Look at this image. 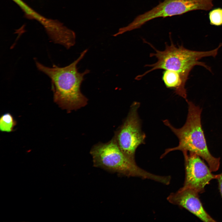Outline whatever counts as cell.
Wrapping results in <instances>:
<instances>
[{
  "mask_svg": "<svg viewBox=\"0 0 222 222\" xmlns=\"http://www.w3.org/2000/svg\"><path fill=\"white\" fill-rule=\"evenodd\" d=\"M86 49L69 65L60 67L54 65L47 67L35 59L38 70L50 79L54 101L62 109L68 111L76 110L86 105L88 99L81 92L80 86L84 76L89 72L88 69L78 72L77 65L87 52Z\"/></svg>",
  "mask_w": 222,
  "mask_h": 222,
  "instance_id": "1",
  "label": "cell"
},
{
  "mask_svg": "<svg viewBox=\"0 0 222 222\" xmlns=\"http://www.w3.org/2000/svg\"><path fill=\"white\" fill-rule=\"evenodd\" d=\"M186 101L188 113L186 122L182 127L177 128L168 120L163 121L164 124L177 137L179 143L175 147L166 149L161 158L177 150L192 152L205 160L212 172L217 171L220 166V158L214 157L208 150L201 125L202 109L188 100Z\"/></svg>",
  "mask_w": 222,
  "mask_h": 222,
  "instance_id": "2",
  "label": "cell"
},
{
  "mask_svg": "<svg viewBox=\"0 0 222 222\" xmlns=\"http://www.w3.org/2000/svg\"><path fill=\"white\" fill-rule=\"evenodd\" d=\"M170 35L171 44L166 43L165 49L162 51L157 50L151 44L147 43L155 51V53H150V56L155 57L157 61L153 64L146 65L145 66L150 67L151 68L137 76L136 80H141L147 74L157 69L171 70L179 74L182 80L183 87L185 88V84L188 75L195 66H201L211 72L209 66L204 62H199V60L204 57L210 56L215 57L220 47V46L214 50L208 51L191 50L184 48L182 45L177 46L172 42Z\"/></svg>",
  "mask_w": 222,
  "mask_h": 222,
  "instance_id": "3",
  "label": "cell"
},
{
  "mask_svg": "<svg viewBox=\"0 0 222 222\" xmlns=\"http://www.w3.org/2000/svg\"><path fill=\"white\" fill-rule=\"evenodd\" d=\"M90 153L94 166L127 177L149 179L166 184V176L153 174L139 167L135 160L126 155L112 138L105 143H98L91 148Z\"/></svg>",
  "mask_w": 222,
  "mask_h": 222,
  "instance_id": "4",
  "label": "cell"
},
{
  "mask_svg": "<svg viewBox=\"0 0 222 222\" xmlns=\"http://www.w3.org/2000/svg\"><path fill=\"white\" fill-rule=\"evenodd\" d=\"M213 0H164L152 9L137 16L125 29L129 31L138 28L157 18L181 15L196 10H208L213 6Z\"/></svg>",
  "mask_w": 222,
  "mask_h": 222,
  "instance_id": "5",
  "label": "cell"
},
{
  "mask_svg": "<svg viewBox=\"0 0 222 222\" xmlns=\"http://www.w3.org/2000/svg\"><path fill=\"white\" fill-rule=\"evenodd\" d=\"M140 106L137 101L132 104L127 116L113 138L122 152L134 160L137 149L145 143L146 137L138 114Z\"/></svg>",
  "mask_w": 222,
  "mask_h": 222,
  "instance_id": "6",
  "label": "cell"
},
{
  "mask_svg": "<svg viewBox=\"0 0 222 222\" xmlns=\"http://www.w3.org/2000/svg\"><path fill=\"white\" fill-rule=\"evenodd\" d=\"M12 0L19 6L27 18L36 20L43 27L52 42L63 46L67 49L75 45L76 35L73 31L57 20L48 19L43 16L22 0Z\"/></svg>",
  "mask_w": 222,
  "mask_h": 222,
  "instance_id": "7",
  "label": "cell"
},
{
  "mask_svg": "<svg viewBox=\"0 0 222 222\" xmlns=\"http://www.w3.org/2000/svg\"><path fill=\"white\" fill-rule=\"evenodd\" d=\"M185 177L183 186L193 189L199 193L205 191V187L212 179H217L219 174L214 175L200 157L192 152L183 151Z\"/></svg>",
  "mask_w": 222,
  "mask_h": 222,
  "instance_id": "8",
  "label": "cell"
},
{
  "mask_svg": "<svg viewBox=\"0 0 222 222\" xmlns=\"http://www.w3.org/2000/svg\"><path fill=\"white\" fill-rule=\"evenodd\" d=\"M199 194L193 189L183 187L171 193L167 199L170 203L186 209L203 221L216 222L204 208Z\"/></svg>",
  "mask_w": 222,
  "mask_h": 222,
  "instance_id": "9",
  "label": "cell"
},
{
  "mask_svg": "<svg viewBox=\"0 0 222 222\" xmlns=\"http://www.w3.org/2000/svg\"><path fill=\"white\" fill-rule=\"evenodd\" d=\"M162 80L166 87L174 89L176 94L186 101L187 100L186 89L183 87L181 76L178 72L171 70H165L162 73Z\"/></svg>",
  "mask_w": 222,
  "mask_h": 222,
  "instance_id": "10",
  "label": "cell"
},
{
  "mask_svg": "<svg viewBox=\"0 0 222 222\" xmlns=\"http://www.w3.org/2000/svg\"><path fill=\"white\" fill-rule=\"evenodd\" d=\"M16 122L12 115L5 113L0 118V130L3 132H10L14 130Z\"/></svg>",
  "mask_w": 222,
  "mask_h": 222,
  "instance_id": "11",
  "label": "cell"
},
{
  "mask_svg": "<svg viewBox=\"0 0 222 222\" xmlns=\"http://www.w3.org/2000/svg\"><path fill=\"white\" fill-rule=\"evenodd\" d=\"M208 15L211 25L217 26L222 25V8L213 9L209 12Z\"/></svg>",
  "mask_w": 222,
  "mask_h": 222,
  "instance_id": "12",
  "label": "cell"
},
{
  "mask_svg": "<svg viewBox=\"0 0 222 222\" xmlns=\"http://www.w3.org/2000/svg\"><path fill=\"white\" fill-rule=\"evenodd\" d=\"M219 185V188L222 197V172L219 174L218 178L217 179Z\"/></svg>",
  "mask_w": 222,
  "mask_h": 222,
  "instance_id": "13",
  "label": "cell"
}]
</instances>
